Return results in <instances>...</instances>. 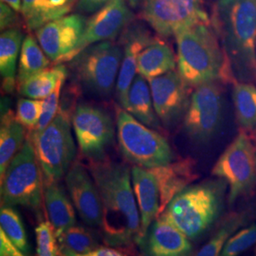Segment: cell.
<instances>
[{
	"mask_svg": "<svg viewBox=\"0 0 256 256\" xmlns=\"http://www.w3.org/2000/svg\"><path fill=\"white\" fill-rule=\"evenodd\" d=\"M90 173L101 196V230L104 243L110 247L138 243L140 216L129 168L104 160L90 162Z\"/></svg>",
	"mask_w": 256,
	"mask_h": 256,
	"instance_id": "obj_1",
	"label": "cell"
},
{
	"mask_svg": "<svg viewBox=\"0 0 256 256\" xmlns=\"http://www.w3.org/2000/svg\"><path fill=\"white\" fill-rule=\"evenodd\" d=\"M210 18L232 76L256 81V0H216Z\"/></svg>",
	"mask_w": 256,
	"mask_h": 256,
	"instance_id": "obj_2",
	"label": "cell"
},
{
	"mask_svg": "<svg viewBox=\"0 0 256 256\" xmlns=\"http://www.w3.org/2000/svg\"><path fill=\"white\" fill-rule=\"evenodd\" d=\"M178 74L190 88L218 80H230V72L220 38L210 23L183 28L176 36Z\"/></svg>",
	"mask_w": 256,
	"mask_h": 256,
	"instance_id": "obj_3",
	"label": "cell"
},
{
	"mask_svg": "<svg viewBox=\"0 0 256 256\" xmlns=\"http://www.w3.org/2000/svg\"><path fill=\"white\" fill-rule=\"evenodd\" d=\"M226 184L220 178L188 186L174 196L160 218L191 240L200 238L220 216Z\"/></svg>",
	"mask_w": 256,
	"mask_h": 256,
	"instance_id": "obj_4",
	"label": "cell"
},
{
	"mask_svg": "<svg viewBox=\"0 0 256 256\" xmlns=\"http://www.w3.org/2000/svg\"><path fill=\"white\" fill-rule=\"evenodd\" d=\"M44 180L34 147L27 137L24 146L1 178L2 206L20 205L40 216L44 202Z\"/></svg>",
	"mask_w": 256,
	"mask_h": 256,
	"instance_id": "obj_5",
	"label": "cell"
},
{
	"mask_svg": "<svg viewBox=\"0 0 256 256\" xmlns=\"http://www.w3.org/2000/svg\"><path fill=\"white\" fill-rule=\"evenodd\" d=\"M72 114L60 106L54 120L32 140L41 168L44 185L57 183L68 172L76 155L70 120Z\"/></svg>",
	"mask_w": 256,
	"mask_h": 256,
	"instance_id": "obj_6",
	"label": "cell"
},
{
	"mask_svg": "<svg viewBox=\"0 0 256 256\" xmlns=\"http://www.w3.org/2000/svg\"><path fill=\"white\" fill-rule=\"evenodd\" d=\"M117 138L120 153L135 166L152 169L173 162L168 140L124 108H117Z\"/></svg>",
	"mask_w": 256,
	"mask_h": 256,
	"instance_id": "obj_7",
	"label": "cell"
},
{
	"mask_svg": "<svg viewBox=\"0 0 256 256\" xmlns=\"http://www.w3.org/2000/svg\"><path fill=\"white\" fill-rule=\"evenodd\" d=\"M122 56L120 46L111 41L94 44L72 59L75 76L84 90L106 97L117 84Z\"/></svg>",
	"mask_w": 256,
	"mask_h": 256,
	"instance_id": "obj_8",
	"label": "cell"
},
{
	"mask_svg": "<svg viewBox=\"0 0 256 256\" xmlns=\"http://www.w3.org/2000/svg\"><path fill=\"white\" fill-rule=\"evenodd\" d=\"M212 174L228 184L230 205L254 190L256 184V150L244 132L239 133L220 156Z\"/></svg>",
	"mask_w": 256,
	"mask_h": 256,
	"instance_id": "obj_9",
	"label": "cell"
},
{
	"mask_svg": "<svg viewBox=\"0 0 256 256\" xmlns=\"http://www.w3.org/2000/svg\"><path fill=\"white\" fill-rule=\"evenodd\" d=\"M140 14L160 36H174L183 28L210 23L202 0H142Z\"/></svg>",
	"mask_w": 256,
	"mask_h": 256,
	"instance_id": "obj_10",
	"label": "cell"
},
{
	"mask_svg": "<svg viewBox=\"0 0 256 256\" xmlns=\"http://www.w3.org/2000/svg\"><path fill=\"white\" fill-rule=\"evenodd\" d=\"M222 111V90L218 82H207L196 88L183 117L186 135L196 144L210 142L221 124Z\"/></svg>",
	"mask_w": 256,
	"mask_h": 256,
	"instance_id": "obj_11",
	"label": "cell"
},
{
	"mask_svg": "<svg viewBox=\"0 0 256 256\" xmlns=\"http://www.w3.org/2000/svg\"><path fill=\"white\" fill-rule=\"evenodd\" d=\"M72 124L82 155L90 162L106 160L108 149L114 138L110 114L97 106L80 104L72 112Z\"/></svg>",
	"mask_w": 256,
	"mask_h": 256,
	"instance_id": "obj_12",
	"label": "cell"
},
{
	"mask_svg": "<svg viewBox=\"0 0 256 256\" xmlns=\"http://www.w3.org/2000/svg\"><path fill=\"white\" fill-rule=\"evenodd\" d=\"M86 25V20L81 14H66L38 28L36 30V37L50 61L62 64L70 61Z\"/></svg>",
	"mask_w": 256,
	"mask_h": 256,
	"instance_id": "obj_13",
	"label": "cell"
},
{
	"mask_svg": "<svg viewBox=\"0 0 256 256\" xmlns=\"http://www.w3.org/2000/svg\"><path fill=\"white\" fill-rule=\"evenodd\" d=\"M134 18L126 0H111L86 20L82 38L70 57V61L84 50L97 43L111 41L128 27Z\"/></svg>",
	"mask_w": 256,
	"mask_h": 256,
	"instance_id": "obj_14",
	"label": "cell"
},
{
	"mask_svg": "<svg viewBox=\"0 0 256 256\" xmlns=\"http://www.w3.org/2000/svg\"><path fill=\"white\" fill-rule=\"evenodd\" d=\"M156 113L169 128L184 117L190 102V86L176 72L148 80Z\"/></svg>",
	"mask_w": 256,
	"mask_h": 256,
	"instance_id": "obj_15",
	"label": "cell"
},
{
	"mask_svg": "<svg viewBox=\"0 0 256 256\" xmlns=\"http://www.w3.org/2000/svg\"><path fill=\"white\" fill-rule=\"evenodd\" d=\"M66 185L80 218L90 227H101L102 204L92 174L79 162L66 174Z\"/></svg>",
	"mask_w": 256,
	"mask_h": 256,
	"instance_id": "obj_16",
	"label": "cell"
},
{
	"mask_svg": "<svg viewBox=\"0 0 256 256\" xmlns=\"http://www.w3.org/2000/svg\"><path fill=\"white\" fill-rule=\"evenodd\" d=\"M138 244L144 256H190L192 252L190 239L162 218L151 224Z\"/></svg>",
	"mask_w": 256,
	"mask_h": 256,
	"instance_id": "obj_17",
	"label": "cell"
},
{
	"mask_svg": "<svg viewBox=\"0 0 256 256\" xmlns=\"http://www.w3.org/2000/svg\"><path fill=\"white\" fill-rule=\"evenodd\" d=\"M158 37L153 36L146 28L140 25H129L124 32V50L122 64L120 68L118 80L116 84L117 94L122 108L126 106L128 101V94L131 84L137 76V63L138 54L142 50Z\"/></svg>",
	"mask_w": 256,
	"mask_h": 256,
	"instance_id": "obj_18",
	"label": "cell"
},
{
	"mask_svg": "<svg viewBox=\"0 0 256 256\" xmlns=\"http://www.w3.org/2000/svg\"><path fill=\"white\" fill-rule=\"evenodd\" d=\"M149 170L155 176L158 186L160 216L174 196L198 176L196 170V162L191 158H180Z\"/></svg>",
	"mask_w": 256,
	"mask_h": 256,
	"instance_id": "obj_19",
	"label": "cell"
},
{
	"mask_svg": "<svg viewBox=\"0 0 256 256\" xmlns=\"http://www.w3.org/2000/svg\"><path fill=\"white\" fill-rule=\"evenodd\" d=\"M131 176L140 216V240L146 234L155 218L160 216V191L155 176L149 169L134 166Z\"/></svg>",
	"mask_w": 256,
	"mask_h": 256,
	"instance_id": "obj_20",
	"label": "cell"
},
{
	"mask_svg": "<svg viewBox=\"0 0 256 256\" xmlns=\"http://www.w3.org/2000/svg\"><path fill=\"white\" fill-rule=\"evenodd\" d=\"M5 97L1 104L0 128V176L2 178L12 158L24 146L27 136L26 128L16 118V114L7 106Z\"/></svg>",
	"mask_w": 256,
	"mask_h": 256,
	"instance_id": "obj_21",
	"label": "cell"
},
{
	"mask_svg": "<svg viewBox=\"0 0 256 256\" xmlns=\"http://www.w3.org/2000/svg\"><path fill=\"white\" fill-rule=\"evenodd\" d=\"M124 110L148 128L155 130L160 128V120L156 113L149 82L140 74H137L131 84Z\"/></svg>",
	"mask_w": 256,
	"mask_h": 256,
	"instance_id": "obj_22",
	"label": "cell"
},
{
	"mask_svg": "<svg viewBox=\"0 0 256 256\" xmlns=\"http://www.w3.org/2000/svg\"><path fill=\"white\" fill-rule=\"evenodd\" d=\"M44 205L57 238L64 230L76 225L74 206L58 182L45 186Z\"/></svg>",
	"mask_w": 256,
	"mask_h": 256,
	"instance_id": "obj_23",
	"label": "cell"
},
{
	"mask_svg": "<svg viewBox=\"0 0 256 256\" xmlns=\"http://www.w3.org/2000/svg\"><path fill=\"white\" fill-rule=\"evenodd\" d=\"M24 36L18 28L3 30L0 36V74L2 88L7 93L16 88L18 59Z\"/></svg>",
	"mask_w": 256,
	"mask_h": 256,
	"instance_id": "obj_24",
	"label": "cell"
},
{
	"mask_svg": "<svg viewBox=\"0 0 256 256\" xmlns=\"http://www.w3.org/2000/svg\"><path fill=\"white\" fill-rule=\"evenodd\" d=\"M176 62L178 60L171 48L160 38H158L138 54L137 72L147 80H150L174 72Z\"/></svg>",
	"mask_w": 256,
	"mask_h": 256,
	"instance_id": "obj_25",
	"label": "cell"
},
{
	"mask_svg": "<svg viewBox=\"0 0 256 256\" xmlns=\"http://www.w3.org/2000/svg\"><path fill=\"white\" fill-rule=\"evenodd\" d=\"M76 0H22L21 16L30 30H37L46 23L66 16Z\"/></svg>",
	"mask_w": 256,
	"mask_h": 256,
	"instance_id": "obj_26",
	"label": "cell"
},
{
	"mask_svg": "<svg viewBox=\"0 0 256 256\" xmlns=\"http://www.w3.org/2000/svg\"><path fill=\"white\" fill-rule=\"evenodd\" d=\"M66 76L68 70L64 64H55L21 82L18 86L19 93L30 99L44 100L54 92L60 82L66 81Z\"/></svg>",
	"mask_w": 256,
	"mask_h": 256,
	"instance_id": "obj_27",
	"label": "cell"
},
{
	"mask_svg": "<svg viewBox=\"0 0 256 256\" xmlns=\"http://www.w3.org/2000/svg\"><path fill=\"white\" fill-rule=\"evenodd\" d=\"M50 59L46 56L36 38L27 36L24 38L19 56L16 86L32 76L50 68Z\"/></svg>",
	"mask_w": 256,
	"mask_h": 256,
	"instance_id": "obj_28",
	"label": "cell"
},
{
	"mask_svg": "<svg viewBox=\"0 0 256 256\" xmlns=\"http://www.w3.org/2000/svg\"><path fill=\"white\" fill-rule=\"evenodd\" d=\"M232 101L239 126L244 130H252L256 128V86L246 82L234 84Z\"/></svg>",
	"mask_w": 256,
	"mask_h": 256,
	"instance_id": "obj_29",
	"label": "cell"
},
{
	"mask_svg": "<svg viewBox=\"0 0 256 256\" xmlns=\"http://www.w3.org/2000/svg\"><path fill=\"white\" fill-rule=\"evenodd\" d=\"M248 218L247 212H234L222 222L220 228L212 234L210 240L192 256H220L225 243L230 236L243 226Z\"/></svg>",
	"mask_w": 256,
	"mask_h": 256,
	"instance_id": "obj_30",
	"label": "cell"
},
{
	"mask_svg": "<svg viewBox=\"0 0 256 256\" xmlns=\"http://www.w3.org/2000/svg\"><path fill=\"white\" fill-rule=\"evenodd\" d=\"M0 225L1 230L19 250L24 254L28 252L27 232L18 210L12 206H1Z\"/></svg>",
	"mask_w": 256,
	"mask_h": 256,
	"instance_id": "obj_31",
	"label": "cell"
},
{
	"mask_svg": "<svg viewBox=\"0 0 256 256\" xmlns=\"http://www.w3.org/2000/svg\"><path fill=\"white\" fill-rule=\"evenodd\" d=\"M61 248H66L78 254H86L96 248L98 243L90 230L74 225L68 228L58 238Z\"/></svg>",
	"mask_w": 256,
	"mask_h": 256,
	"instance_id": "obj_32",
	"label": "cell"
},
{
	"mask_svg": "<svg viewBox=\"0 0 256 256\" xmlns=\"http://www.w3.org/2000/svg\"><path fill=\"white\" fill-rule=\"evenodd\" d=\"M256 244V223L234 232L225 243L220 256H239Z\"/></svg>",
	"mask_w": 256,
	"mask_h": 256,
	"instance_id": "obj_33",
	"label": "cell"
},
{
	"mask_svg": "<svg viewBox=\"0 0 256 256\" xmlns=\"http://www.w3.org/2000/svg\"><path fill=\"white\" fill-rule=\"evenodd\" d=\"M42 110L43 100L21 98L16 104V118L27 129L28 133H32L40 120Z\"/></svg>",
	"mask_w": 256,
	"mask_h": 256,
	"instance_id": "obj_34",
	"label": "cell"
},
{
	"mask_svg": "<svg viewBox=\"0 0 256 256\" xmlns=\"http://www.w3.org/2000/svg\"><path fill=\"white\" fill-rule=\"evenodd\" d=\"M37 256H59L57 236L50 221H42L36 228Z\"/></svg>",
	"mask_w": 256,
	"mask_h": 256,
	"instance_id": "obj_35",
	"label": "cell"
},
{
	"mask_svg": "<svg viewBox=\"0 0 256 256\" xmlns=\"http://www.w3.org/2000/svg\"><path fill=\"white\" fill-rule=\"evenodd\" d=\"M64 81L60 82L57 88L50 96H48L43 100V110L40 120L38 122L36 129L28 134V137H32L41 132L44 128H46L56 117L57 113L60 110L61 104V92L64 86Z\"/></svg>",
	"mask_w": 256,
	"mask_h": 256,
	"instance_id": "obj_36",
	"label": "cell"
},
{
	"mask_svg": "<svg viewBox=\"0 0 256 256\" xmlns=\"http://www.w3.org/2000/svg\"><path fill=\"white\" fill-rule=\"evenodd\" d=\"M18 12L12 9L7 4L1 2L0 5V26L1 30H6L12 28H18L19 22Z\"/></svg>",
	"mask_w": 256,
	"mask_h": 256,
	"instance_id": "obj_37",
	"label": "cell"
},
{
	"mask_svg": "<svg viewBox=\"0 0 256 256\" xmlns=\"http://www.w3.org/2000/svg\"><path fill=\"white\" fill-rule=\"evenodd\" d=\"M0 256H26L0 230Z\"/></svg>",
	"mask_w": 256,
	"mask_h": 256,
	"instance_id": "obj_38",
	"label": "cell"
},
{
	"mask_svg": "<svg viewBox=\"0 0 256 256\" xmlns=\"http://www.w3.org/2000/svg\"><path fill=\"white\" fill-rule=\"evenodd\" d=\"M111 0H78L77 10L81 14H94L108 4Z\"/></svg>",
	"mask_w": 256,
	"mask_h": 256,
	"instance_id": "obj_39",
	"label": "cell"
},
{
	"mask_svg": "<svg viewBox=\"0 0 256 256\" xmlns=\"http://www.w3.org/2000/svg\"><path fill=\"white\" fill-rule=\"evenodd\" d=\"M82 256H126L120 250L112 247H98Z\"/></svg>",
	"mask_w": 256,
	"mask_h": 256,
	"instance_id": "obj_40",
	"label": "cell"
},
{
	"mask_svg": "<svg viewBox=\"0 0 256 256\" xmlns=\"http://www.w3.org/2000/svg\"><path fill=\"white\" fill-rule=\"evenodd\" d=\"M1 2L7 4L12 9L20 12L22 9V0H1Z\"/></svg>",
	"mask_w": 256,
	"mask_h": 256,
	"instance_id": "obj_41",
	"label": "cell"
},
{
	"mask_svg": "<svg viewBox=\"0 0 256 256\" xmlns=\"http://www.w3.org/2000/svg\"><path fill=\"white\" fill-rule=\"evenodd\" d=\"M82 256V254H75L74 252H70L66 248H60V256Z\"/></svg>",
	"mask_w": 256,
	"mask_h": 256,
	"instance_id": "obj_42",
	"label": "cell"
}]
</instances>
